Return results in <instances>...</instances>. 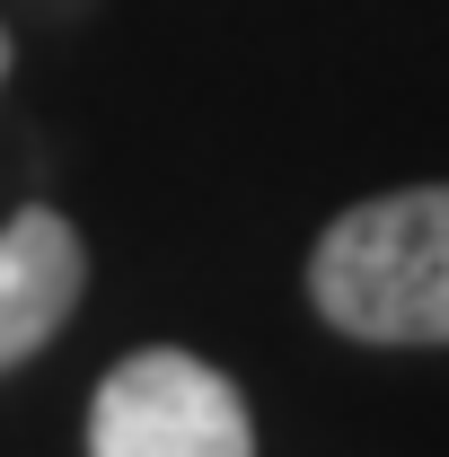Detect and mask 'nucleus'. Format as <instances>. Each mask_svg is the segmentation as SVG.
Returning a JSON list of instances; mask_svg holds the SVG:
<instances>
[{
  "label": "nucleus",
  "mask_w": 449,
  "mask_h": 457,
  "mask_svg": "<svg viewBox=\"0 0 449 457\" xmlns=\"http://www.w3.org/2000/svg\"><path fill=\"white\" fill-rule=\"evenodd\" d=\"M89 457H256L247 396L194 352H123L89 396Z\"/></svg>",
  "instance_id": "f03ea898"
},
{
  "label": "nucleus",
  "mask_w": 449,
  "mask_h": 457,
  "mask_svg": "<svg viewBox=\"0 0 449 457\" xmlns=\"http://www.w3.org/2000/svg\"><path fill=\"white\" fill-rule=\"evenodd\" d=\"M0 79H9V27H0Z\"/></svg>",
  "instance_id": "20e7f679"
},
{
  "label": "nucleus",
  "mask_w": 449,
  "mask_h": 457,
  "mask_svg": "<svg viewBox=\"0 0 449 457\" xmlns=\"http://www.w3.org/2000/svg\"><path fill=\"white\" fill-rule=\"evenodd\" d=\"M80 290H89L80 228L62 212H45V203H27L18 220L0 228V370L36 361L62 335V317L80 308Z\"/></svg>",
  "instance_id": "7ed1b4c3"
},
{
  "label": "nucleus",
  "mask_w": 449,
  "mask_h": 457,
  "mask_svg": "<svg viewBox=\"0 0 449 457\" xmlns=\"http://www.w3.org/2000/svg\"><path fill=\"white\" fill-rule=\"evenodd\" d=\"M309 299L352 343H449V185L352 203L309 255Z\"/></svg>",
  "instance_id": "f257e3e1"
}]
</instances>
